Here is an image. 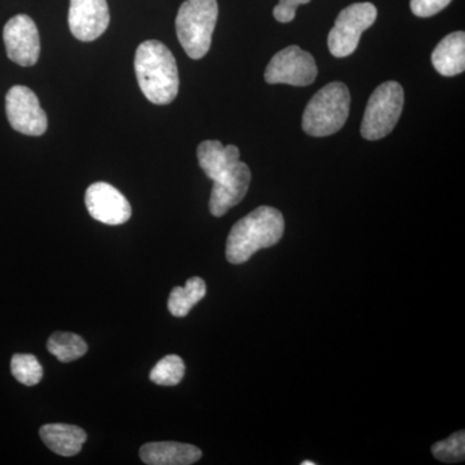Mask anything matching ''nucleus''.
<instances>
[{
  "instance_id": "f03ea898",
  "label": "nucleus",
  "mask_w": 465,
  "mask_h": 465,
  "mask_svg": "<svg viewBox=\"0 0 465 465\" xmlns=\"http://www.w3.org/2000/svg\"><path fill=\"white\" fill-rule=\"evenodd\" d=\"M284 232V219L277 208L262 206L235 223L226 241V260L243 264L259 250L275 246Z\"/></svg>"
},
{
  "instance_id": "f3484780",
  "label": "nucleus",
  "mask_w": 465,
  "mask_h": 465,
  "mask_svg": "<svg viewBox=\"0 0 465 465\" xmlns=\"http://www.w3.org/2000/svg\"><path fill=\"white\" fill-rule=\"evenodd\" d=\"M206 282L200 277H192L185 287H174L168 299V311L173 317L188 316L189 312L206 296Z\"/></svg>"
},
{
  "instance_id": "6e6552de",
  "label": "nucleus",
  "mask_w": 465,
  "mask_h": 465,
  "mask_svg": "<svg viewBox=\"0 0 465 465\" xmlns=\"http://www.w3.org/2000/svg\"><path fill=\"white\" fill-rule=\"evenodd\" d=\"M5 113L15 131L26 136H42L48 122L38 96L25 85H14L5 96Z\"/></svg>"
},
{
  "instance_id": "5701e85b",
  "label": "nucleus",
  "mask_w": 465,
  "mask_h": 465,
  "mask_svg": "<svg viewBox=\"0 0 465 465\" xmlns=\"http://www.w3.org/2000/svg\"><path fill=\"white\" fill-rule=\"evenodd\" d=\"M311 0H280L273 9V16L278 23H291L296 16L299 5H308Z\"/></svg>"
},
{
  "instance_id": "b1692460",
  "label": "nucleus",
  "mask_w": 465,
  "mask_h": 465,
  "mask_svg": "<svg viewBox=\"0 0 465 465\" xmlns=\"http://www.w3.org/2000/svg\"><path fill=\"white\" fill-rule=\"evenodd\" d=\"M316 461H308V460H305V461H302V465H316Z\"/></svg>"
},
{
  "instance_id": "423d86ee",
  "label": "nucleus",
  "mask_w": 465,
  "mask_h": 465,
  "mask_svg": "<svg viewBox=\"0 0 465 465\" xmlns=\"http://www.w3.org/2000/svg\"><path fill=\"white\" fill-rule=\"evenodd\" d=\"M378 9L372 3H354L342 9L329 34V50L332 56L348 57L357 50L361 35L372 26Z\"/></svg>"
},
{
  "instance_id": "1a4fd4ad",
  "label": "nucleus",
  "mask_w": 465,
  "mask_h": 465,
  "mask_svg": "<svg viewBox=\"0 0 465 465\" xmlns=\"http://www.w3.org/2000/svg\"><path fill=\"white\" fill-rule=\"evenodd\" d=\"M5 51L9 60L20 66H33L41 54L38 27L27 15H17L5 24L3 30Z\"/></svg>"
},
{
  "instance_id": "39448f33",
  "label": "nucleus",
  "mask_w": 465,
  "mask_h": 465,
  "mask_svg": "<svg viewBox=\"0 0 465 465\" xmlns=\"http://www.w3.org/2000/svg\"><path fill=\"white\" fill-rule=\"evenodd\" d=\"M403 103L405 94L402 85L391 81L379 85L367 103L361 124L363 139L375 142L388 136L400 121Z\"/></svg>"
},
{
  "instance_id": "9d476101",
  "label": "nucleus",
  "mask_w": 465,
  "mask_h": 465,
  "mask_svg": "<svg viewBox=\"0 0 465 465\" xmlns=\"http://www.w3.org/2000/svg\"><path fill=\"white\" fill-rule=\"evenodd\" d=\"M84 201L90 215L103 224H124L133 215L130 202L108 183H94L88 186Z\"/></svg>"
},
{
  "instance_id": "2eb2a0df",
  "label": "nucleus",
  "mask_w": 465,
  "mask_h": 465,
  "mask_svg": "<svg viewBox=\"0 0 465 465\" xmlns=\"http://www.w3.org/2000/svg\"><path fill=\"white\" fill-rule=\"evenodd\" d=\"M39 434L45 446L61 457H75L87 440L82 428L69 424H45Z\"/></svg>"
},
{
  "instance_id": "ddd939ff",
  "label": "nucleus",
  "mask_w": 465,
  "mask_h": 465,
  "mask_svg": "<svg viewBox=\"0 0 465 465\" xmlns=\"http://www.w3.org/2000/svg\"><path fill=\"white\" fill-rule=\"evenodd\" d=\"M140 458L148 465H191L202 458L197 446L180 442H150L140 449Z\"/></svg>"
},
{
  "instance_id": "dca6fc26",
  "label": "nucleus",
  "mask_w": 465,
  "mask_h": 465,
  "mask_svg": "<svg viewBox=\"0 0 465 465\" xmlns=\"http://www.w3.org/2000/svg\"><path fill=\"white\" fill-rule=\"evenodd\" d=\"M434 69L443 76L460 74L465 70V34L455 32L439 43L432 54Z\"/></svg>"
},
{
  "instance_id": "f257e3e1",
  "label": "nucleus",
  "mask_w": 465,
  "mask_h": 465,
  "mask_svg": "<svg viewBox=\"0 0 465 465\" xmlns=\"http://www.w3.org/2000/svg\"><path fill=\"white\" fill-rule=\"evenodd\" d=\"M134 70L143 96L155 105H167L179 94V70L173 52L158 41L143 42L134 56Z\"/></svg>"
},
{
  "instance_id": "9b49d317",
  "label": "nucleus",
  "mask_w": 465,
  "mask_h": 465,
  "mask_svg": "<svg viewBox=\"0 0 465 465\" xmlns=\"http://www.w3.org/2000/svg\"><path fill=\"white\" fill-rule=\"evenodd\" d=\"M70 32L81 42H94L108 29L109 7L106 0H70Z\"/></svg>"
},
{
  "instance_id": "7ed1b4c3",
  "label": "nucleus",
  "mask_w": 465,
  "mask_h": 465,
  "mask_svg": "<svg viewBox=\"0 0 465 465\" xmlns=\"http://www.w3.org/2000/svg\"><path fill=\"white\" fill-rule=\"evenodd\" d=\"M351 106L347 85L333 82L324 85L309 101L302 116V130L314 137H326L344 127Z\"/></svg>"
},
{
  "instance_id": "20e7f679",
  "label": "nucleus",
  "mask_w": 465,
  "mask_h": 465,
  "mask_svg": "<svg viewBox=\"0 0 465 465\" xmlns=\"http://www.w3.org/2000/svg\"><path fill=\"white\" fill-rule=\"evenodd\" d=\"M219 5L217 0H185L176 17L177 38L193 60H200L210 51Z\"/></svg>"
},
{
  "instance_id": "a211bd4d",
  "label": "nucleus",
  "mask_w": 465,
  "mask_h": 465,
  "mask_svg": "<svg viewBox=\"0 0 465 465\" xmlns=\"http://www.w3.org/2000/svg\"><path fill=\"white\" fill-rule=\"evenodd\" d=\"M47 349L52 356L65 363L79 360L88 351L87 342L81 336L72 332H54L48 339Z\"/></svg>"
},
{
  "instance_id": "f8f14e48",
  "label": "nucleus",
  "mask_w": 465,
  "mask_h": 465,
  "mask_svg": "<svg viewBox=\"0 0 465 465\" xmlns=\"http://www.w3.org/2000/svg\"><path fill=\"white\" fill-rule=\"evenodd\" d=\"M251 170L243 162L234 166L213 182L210 198V211L213 216H224L232 207L246 197L251 183Z\"/></svg>"
},
{
  "instance_id": "0eeeda50",
  "label": "nucleus",
  "mask_w": 465,
  "mask_h": 465,
  "mask_svg": "<svg viewBox=\"0 0 465 465\" xmlns=\"http://www.w3.org/2000/svg\"><path fill=\"white\" fill-rule=\"evenodd\" d=\"M316 60L309 52L298 45H290L272 58L265 70V81L269 84H290L305 87L316 81Z\"/></svg>"
},
{
  "instance_id": "aec40b11",
  "label": "nucleus",
  "mask_w": 465,
  "mask_h": 465,
  "mask_svg": "<svg viewBox=\"0 0 465 465\" xmlns=\"http://www.w3.org/2000/svg\"><path fill=\"white\" fill-rule=\"evenodd\" d=\"M11 371L16 381L26 387H34L43 378V367L33 354H15L11 361Z\"/></svg>"
},
{
  "instance_id": "6ab92c4d",
  "label": "nucleus",
  "mask_w": 465,
  "mask_h": 465,
  "mask_svg": "<svg viewBox=\"0 0 465 465\" xmlns=\"http://www.w3.org/2000/svg\"><path fill=\"white\" fill-rule=\"evenodd\" d=\"M185 375V363L182 357L170 354L162 358L150 371V381L162 387H174L182 382Z\"/></svg>"
},
{
  "instance_id": "4468645a",
  "label": "nucleus",
  "mask_w": 465,
  "mask_h": 465,
  "mask_svg": "<svg viewBox=\"0 0 465 465\" xmlns=\"http://www.w3.org/2000/svg\"><path fill=\"white\" fill-rule=\"evenodd\" d=\"M198 162L208 179L215 180L228 173L240 162V149L235 145L224 146L216 140H207L200 143L197 150Z\"/></svg>"
},
{
  "instance_id": "4be33fe9",
  "label": "nucleus",
  "mask_w": 465,
  "mask_h": 465,
  "mask_svg": "<svg viewBox=\"0 0 465 465\" xmlns=\"http://www.w3.org/2000/svg\"><path fill=\"white\" fill-rule=\"evenodd\" d=\"M451 0H411L410 7L418 17H430L448 7Z\"/></svg>"
},
{
  "instance_id": "412c9836",
  "label": "nucleus",
  "mask_w": 465,
  "mask_h": 465,
  "mask_svg": "<svg viewBox=\"0 0 465 465\" xmlns=\"http://www.w3.org/2000/svg\"><path fill=\"white\" fill-rule=\"evenodd\" d=\"M432 454L443 463H460L465 457V432L452 434L449 439L440 440L432 446Z\"/></svg>"
}]
</instances>
